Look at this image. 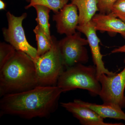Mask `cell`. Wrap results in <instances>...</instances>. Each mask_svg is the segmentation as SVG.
<instances>
[{
	"label": "cell",
	"instance_id": "9a60e30c",
	"mask_svg": "<svg viewBox=\"0 0 125 125\" xmlns=\"http://www.w3.org/2000/svg\"><path fill=\"white\" fill-rule=\"evenodd\" d=\"M36 35L37 48V57L45 54L51 49L52 45V40L48 37L40 26L37 24L33 30Z\"/></svg>",
	"mask_w": 125,
	"mask_h": 125
},
{
	"label": "cell",
	"instance_id": "5bb4252c",
	"mask_svg": "<svg viewBox=\"0 0 125 125\" xmlns=\"http://www.w3.org/2000/svg\"><path fill=\"white\" fill-rule=\"evenodd\" d=\"M33 7L35 8L37 11V17L36 20L37 24L40 26L48 37L52 40L49 23V13L51 10L46 6L40 5H35Z\"/></svg>",
	"mask_w": 125,
	"mask_h": 125
},
{
	"label": "cell",
	"instance_id": "9c48e42d",
	"mask_svg": "<svg viewBox=\"0 0 125 125\" xmlns=\"http://www.w3.org/2000/svg\"><path fill=\"white\" fill-rule=\"evenodd\" d=\"M52 20L56 22L58 33L66 36L72 35L76 32V28L79 25L78 8L72 3L67 4L58 13L53 15Z\"/></svg>",
	"mask_w": 125,
	"mask_h": 125
},
{
	"label": "cell",
	"instance_id": "7c38bea8",
	"mask_svg": "<svg viewBox=\"0 0 125 125\" xmlns=\"http://www.w3.org/2000/svg\"><path fill=\"white\" fill-rule=\"evenodd\" d=\"M75 100L81 105L93 110L103 119L113 118L125 121V113L122 111V108L117 105L104 103L99 105L87 102L80 99Z\"/></svg>",
	"mask_w": 125,
	"mask_h": 125
},
{
	"label": "cell",
	"instance_id": "ffe728a7",
	"mask_svg": "<svg viewBox=\"0 0 125 125\" xmlns=\"http://www.w3.org/2000/svg\"><path fill=\"white\" fill-rule=\"evenodd\" d=\"M112 53L123 52L125 53V44L122 46L119 47L118 48H115L112 51Z\"/></svg>",
	"mask_w": 125,
	"mask_h": 125
},
{
	"label": "cell",
	"instance_id": "ac0fdd59",
	"mask_svg": "<svg viewBox=\"0 0 125 125\" xmlns=\"http://www.w3.org/2000/svg\"><path fill=\"white\" fill-rule=\"evenodd\" d=\"M111 13L125 23V0H117L113 6Z\"/></svg>",
	"mask_w": 125,
	"mask_h": 125
},
{
	"label": "cell",
	"instance_id": "ba28073f",
	"mask_svg": "<svg viewBox=\"0 0 125 125\" xmlns=\"http://www.w3.org/2000/svg\"><path fill=\"white\" fill-rule=\"evenodd\" d=\"M76 30L84 34L87 38L91 50L93 61L96 66L98 78L103 74L109 76L115 75L116 73L109 71L105 67L99 46L100 39L96 33L97 31L92 20L85 24L78 25Z\"/></svg>",
	"mask_w": 125,
	"mask_h": 125
},
{
	"label": "cell",
	"instance_id": "52a82bcc",
	"mask_svg": "<svg viewBox=\"0 0 125 125\" xmlns=\"http://www.w3.org/2000/svg\"><path fill=\"white\" fill-rule=\"evenodd\" d=\"M101 85L99 95L103 103L125 108V65L122 71L112 76L102 74L98 78Z\"/></svg>",
	"mask_w": 125,
	"mask_h": 125
},
{
	"label": "cell",
	"instance_id": "7402d4cb",
	"mask_svg": "<svg viewBox=\"0 0 125 125\" xmlns=\"http://www.w3.org/2000/svg\"><path fill=\"white\" fill-rule=\"evenodd\" d=\"M26 1H27L28 2H30V0H25Z\"/></svg>",
	"mask_w": 125,
	"mask_h": 125
},
{
	"label": "cell",
	"instance_id": "e0dca14e",
	"mask_svg": "<svg viewBox=\"0 0 125 125\" xmlns=\"http://www.w3.org/2000/svg\"><path fill=\"white\" fill-rule=\"evenodd\" d=\"M16 50L10 44L0 43V70L15 55Z\"/></svg>",
	"mask_w": 125,
	"mask_h": 125
},
{
	"label": "cell",
	"instance_id": "30bf717a",
	"mask_svg": "<svg viewBox=\"0 0 125 125\" xmlns=\"http://www.w3.org/2000/svg\"><path fill=\"white\" fill-rule=\"evenodd\" d=\"M62 107L71 113L83 125H122L123 123H106L94 111L74 100L73 102L61 103Z\"/></svg>",
	"mask_w": 125,
	"mask_h": 125
},
{
	"label": "cell",
	"instance_id": "277c9868",
	"mask_svg": "<svg viewBox=\"0 0 125 125\" xmlns=\"http://www.w3.org/2000/svg\"><path fill=\"white\" fill-rule=\"evenodd\" d=\"M52 45L45 54L33 61L38 85L55 86L65 68L58 46V42L52 36Z\"/></svg>",
	"mask_w": 125,
	"mask_h": 125
},
{
	"label": "cell",
	"instance_id": "d6986e66",
	"mask_svg": "<svg viewBox=\"0 0 125 125\" xmlns=\"http://www.w3.org/2000/svg\"><path fill=\"white\" fill-rule=\"evenodd\" d=\"M117 0H97L99 13L108 14L111 13L112 7Z\"/></svg>",
	"mask_w": 125,
	"mask_h": 125
},
{
	"label": "cell",
	"instance_id": "2e32d148",
	"mask_svg": "<svg viewBox=\"0 0 125 125\" xmlns=\"http://www.w3.org/2000/svg\"><path fill=\"white\" fill-rule=\"evenodd\" d=\"M69 0H30V4L25 8L28 9L35 5L46 6L53 11L55 14L59 11L67 4Z\"/></svg>",
	"mask_w": 125,
	"mask_h": 125
},
{
	"label": "cell",
	"instance_id": "7a4b0ae2",
	"mask_svg": "<svg viewBox=\"0 0 125 125\" xmlns=\"http://www.w3.org/2000/svg\"><path fill=\"white\" fill-rule=\"evenodd\" d=\"M37 86L33 61L23 52L16 51L13 57L0 70V96L26 91Z\"/></svg>",
	"mask_w": 125,
	"mask_h": 125
},
{
	"label": "cell",
	"instance_id": "8fae6325",
	"mask_svg": "<svg viewBox=\"0 0 125 125\" xmlns=\"http://www.w3.org/2000/svg\"><path fill=\"white\" fill-rule=\"evenodd\" d=\"M92 20L96 31L119 33L125 39V23L111 13H96Z\"/></svg>",
	"mask_w": 125,
	"mask_h": 125
},
{
	"label": "cell",
	"instance_id": "4fadbf2b",
	"mask_svg": "<svg viewBox=\"0 0 125 125\" xmlns=\"http://www.w3.org/2000/svg\"><path fill=\"white\" fill-rule=\"evenodd\" d=\"M71 3L78 8L79 16V25L85 24L92 20L98 11L97 0H70Z\"/></svg>",
	"mask_w": 125,
	"mask_h": 125
},
{
	"label": "cell",
	"instance_id": "3957f363",
	"mask_svg": "<svg viewBox=\"0 0 125 125\" xmlns=\"http://www.w3.org/2000/svg\"><path fill=\"white\" fill-rule=\"evenodd\" d=\"M56 86L62 93L80 89L87 90L93 96H99L101 90L96 66L83 64L66 69L59 77Z\"/></svg>",
	"mask_w": 125,
	"mask_h": 125
},
{
	"label": "cell",
	"instance_id": "8992f818",
	"mask_svg": "<svg viewBox=\"0 0 125 125\" xmlns=\"http://www.w3.org/2000/svg\"><path fill=\"white\" fill-rule=\"evenodd\" d=\"M6 16L8 28L2 29L5 41L12 45L16 51L23 52L32 59H35L37 57V49L27 41L22 26L23 21L27 16V13L17 17L8 11Z\"/></svg>",
	"mask_w": 125,
	"mask_h": 125
},
{
	"label": "cell",
	"instance_id": "44dd1931",
	"mask_svg": "<svg viewBox=\"0 0 125 125\" xmlns=\"http://www.w3.org/2000/svg\"><path fill=\"white\" fill-rule=\"evenodd\" d=\"M6 7V5L2 0H0V10H5Z\"/></svg>",
	"mask_w": 125,
	"mask_h": 125
},
{
	"label": "cell",
	"instance_id": "6da1fadb",
	"mask_svg": "<svg viewBox=\"0 0 125 125\" xmlns=\"http://www.w3.org/2000/svg\"><path fill=\"white\" fill-rule=\"evenodd\" d=\"M62 90L56 85H39L23 92L1 97L0 115L26 119L48 117L55 111Z\"/></svg>",
	"mask_w": 125,
	"mask_h": 125
},
{
	"label": "cell",
	"instance_id": "5b68a950",
	"mask_svg": "<svg viewBox=\"0 0 125 125\" xmlns=\"http://www.w3.org/2000/svg\"><path fill=\"white\" fill-rule=\"evenodd\" d=\"M81 33L76 32L58 42L59 50L66 69L88 61L89 57L85 47L88 43L87 39L81 37Z\"/></svg>",
	"mask_w": 125,
	"mask_h": 125
}]
</instances>
